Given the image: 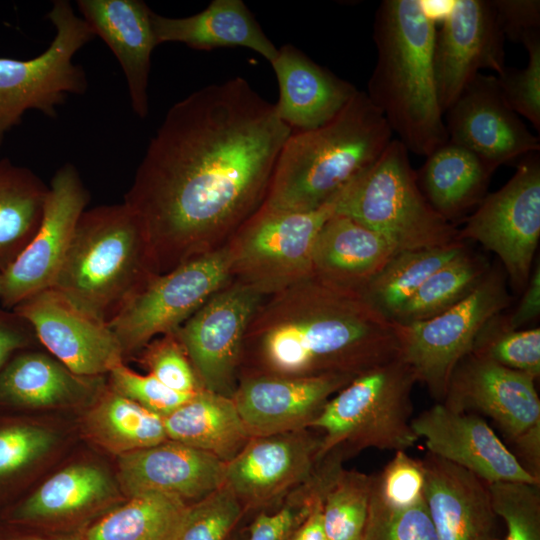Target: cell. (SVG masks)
Returning <instances> with one entry per match:
<instances>
[{"mask_svg": "<svg viewBox=\"0 0 540 540\" xmlns=\"http://www.w3.org/2000/svg\"><path fill=\"white\" fill-rule=\"evenodd\" d=\"M291 133L239 76L169 108L123 200L159 274L207 252L260 208Z\"/></svg>", "mask_w": 540, "mask_h": 540, "instance_id": "6da1fadb", "label": "cell"}, {"mask_svg": "<svg viewBox=\"0 0 540 540\" xmlns=\"http://www.w3.org/2000/svg\"><path fill=\"white\" fill-rule=\"evenodd\" d=\"M246 356L245 374L356 377L399 358L400 343L396 324L359 294L312 274L260 304L244 336Z\"/></svg>", "mask_w": 540, "mask_h": 540, "instance_id": "7a4b0ae2", "label": "cell"}, {"mask_svg": "<svg viewBox=\"0 0 540 540\" xmlns=\"http://www.w3.org/2000/svg\"><path fill=\"white\" fill-rule=\"evenodd\" d=\"M436 31L426 2L382 1L373 24L377 61L365 92L408 152L425 157L448 141L433 66Z\"/></svg>", "mask_w": 540, "mask_h": 540, "instance_id": "3957f363", "label": "cell"}, {"mask_svg": "<svg viewBox=\"0 0 540 540\" xmlns=\"http://www.w3.org/2000/svg\"><path fill=\"white\" fill-rule=\"evenodd\" d=\"M392 137L381 111L357 91L325 124L290 134L261 206L306 212L325 205L375 163Z\"/></svg>", "mask_w": 540, "mask_h": 540, "instance_id": "277c9868", "label": "cell"}, {"mask_svg": "<svg viewBox=\"0 0 540 540\" xmlns=\"http://www.w3.org/2000/svg\"><path fill=\"white\" fill-rule=\"evenodd\" d=\"M158 274L133 212L124 202L106 204L82 213L49 289L107 324Z\"/></svg>", "mask_w": 540, "mask_h": 540, "instance_id": "5b68a950", "label": "cell"}, {"mask_svg": "<svg viewBox=\"0 0 540 540\" xmlns=\"http://www.w3.org/2000/svg\"><path fill=\"white\" fill-rule=\"evenodd\" d=\"M344 215L387 239L398 251L437 248L462 242L419 188L408 150L392 139L381 156L335 198Z\"/></svg>", "mask_w": 540, "mask_h": 540, "instance_id": "8992f818", "label": "cell"}, {"mask_svg": "<svg viewBox=\"0 0 540 540\" xmlns=\"http://www.w3.org/2000/svg\"><path fill=\"white\" fill-rule=\"evenodd\" d=\"M416 382L400 357L353 378L328 400L310 426L322 435L321 458L336 448L349 457L368 448H412L419 440L411 426Z\"/></svg>", "mask_w": 540, "mask_h": 540, "instance_id": "52a82bcc", "label": "cell"}, {"mask_svg": "<svg viewBox=\"0 0 540 540\" xmlns=\"http://www.w3.org/2000/svg\"><path fill=\"white\" fill-rule=\"evenodd\" d=\"M47 18L55 36L46 50L26 60L0 58V148L26 111L54 118L68 95L87 90L84 69L73 57L95 37L93 31L67 0L53 1Z\"/></svg>", "mask_w": 540, "mask_h": 540, "instance_id": "ba28073f", "label": "cell"}, {"mask_svg": "<svg viewBox=\"0 0 540 540\" xmlns=\"http://www.w3.org/2000/svg\"><path fill=\"white\" fill-rule=\"evenodd\" d=\"M509 303L504 277L488 271L467 297L443 313L411 324L395 323L400 358L416 381L443 402L455 368L471 353L480 332Z\"/></svg>", "mask_w": 540, "mask_h": 540, "instance_id": "9c48e42d", "label": "cell"}, {"mask_svg": "<svg viewBox=\"0 0 540 540\" xmlns=\"http://www.w3.org/2000/svg\"><path fill=\"white\" fill-rule=\"evenodd\" d=\"M232 273L229 246L194 256L155 276L107 323L124 358L139 353L159 334L175 332Z\"/></svg>", "mask_w": 540, "mask_h": 540, "instance_id": "30bf717a", "label": "cell"}, {"mask_svg": "<svg viewBox=\"0 0 540 540\" xmlns=\"http://www.w3.org/2000/svg\"><path fill=\"white\" fill-rule=\"evenodd\" d=\"M335 214L334 199L311 211H274L263 206L239 227L232 272L262 294L276 293L313 274L316 238Z\"/></svg>", "mask_w": 540, "mask_h": 540, "instance_id": "8fae6325", "label": "cell"}, {"mask_svg": "<svg viewBox=\"0 0 540 540\" xmlns=\"http://www.w3.org/2000/svg\"><path fill=\"white\" fill-rule=\"evenodd\" d=\"M460 239L494 252L517 290L526 287L540 239V156H524L510 180L483 198Z\"/></svg>", "mask_w": 540, "mask_h": 540, "instance_id": "7c38bea8", "label": "cell"}, {"mask_svg": "<svg viewBox=\"0 0 540 540\" xmlns=\"http://www.w3.org/2000/svg\"><path fill=\"white\" fill-rule=\"evenodd\" d=\"M262 296L241 281L223 287L175 331L203 389L232 398L244 336Z\"/></svg>", "mask_w": 540, "mask_h": 540, "instance_id": "4fadbf2b", "label": "cell"}, {"mask_svg": "<svg viewBox=\"0 0 540 540\" xmlns=\"http://www.w3.org/2000/svg\"><path fill=\"white\" fill-rule=\"evenodd\" d=\"M321 444V433L310 428L251 437L225 463L224 484L246 515L274 509L313 475L322 460Z\"/></svg>", "mask_w": 540, "mask_h": 540, "instance_id": "5bb4252c", "label": "cell"}, {"mask_svg": "<svg viewBox=\"0 0 540 540\" xmlns=\"http://www.w3.org/2000/svg\"><path fill=\"white\" fill-rule=\"evenodd\" d=\"M89 199L73 164L65 163L54 173L35 235L1 275L3 306L13 309L23 300L51 288Z\"/></svg>", "mask_w": 540, "mask_h": 540, "instance_id": "9a60e30c", "label": "cell"}, {"mask_svg": "<svg viewBox=\"0 0 540 540\" xmlns=\"http://www.w3.org/2000/svg\"><path fill=\"white\" fill-rule=\"evenodd\" d=\"M504 34L490 1L456 0L435 35L433 66L443 114L465 87L491 69L499 75L505 65Z\"/></svg>", "mask_w": 540, "mask_h": 540, "instance_id": "2e32d148", "label": "cell"}, {"mask_svg": "<svg viewBox=\"0 0 540 540\" xmlns=\"http://www.w3.org/2000/svg\"><path fill=\"white\" fill-rule=\"evenodd\" d=\"M13 310L29 322L39 344L75 375L102 377L124 363L120 343L109 326L52 289L23 300Z\"/></svg>", "mask_w": 540, "mask_h": 540, "instance_id": "e0dca14e", "label": "cell"}, {"mask_svg": "<svg viewBox=\"0 0 540 540\" xmlns=\"http://www.w3.org/2000/svg\"><path fill=\"white\" fill-rule=\"evenodd\" d=\"M530 375L469 353L455 368L441 402L458 413L489 417L509 444L540 428V400Z\"/></svg>", "mask_w": 540, "mask_h": 540, "instance_id": "ac0fdd59", "label": "cell"}, {"mask_svg": "<svg viewBox=\"0 0 540 540\" xmlns=\"http://www.w3.org/2000/svg\"><path fill=\"white\" fill-rule=\"evenodd\" d=\"M444 114L448 140L496 169L540 151V138L506 104L494 75L477 74Z\"/></svg>", "mask_w": 540, "mask_h": 540, "instance_id": "d6986e66", "label": "cell"}, {"mask_svg": "<svg viewBox=\"0 0 540 540\" xmlns=\"http://www.w3.org/2000/svg\"><path fill=\"white\" fill-rule=\"evenodd\" d=\"M112 493L106 471L93 464H74L0 512V519L47 533L83 535L107 512Z\"/></svg>", "mask_w": 540, "mask_h": 540, "instance_id": "ffe728a7", "label": "cell"}, {"mask_svg": "<svg viewBox=\"0 0 540 540\" xmlns=\"http://www.w3.org/2000/svg\"><path fill=\"white\" fill-rule=\"evenodd\" d=\"M355 378L244 374L232 400L251 437L310 428L328 400Z\"/></svg>", "mask_w": 540, "mask_h": 540, "instance_id": "44dd1931", "label": "cell"}, {"mask_svg": "<svg viewBox=\"0 0 540 540\" xmlns=\"http://www.w3.org/2000/svg\"><path fill=\"white\" fill-rule=\"evenodd\" d=\"M428 452L473 473L486 483L540 484L519 463L488 423L474 413H458L437 403L411 421Z\"/></svg>", "mask_w": 540, "mask_h": 540, "instance_id": "7402d4cb", "label": "cell"}, {"mask_svg": "<svg viewBox=\"0 0 540 540\" xmlns=\"http://www.w3.org/2000/svg\"><path fill=\"white\" fill-rule=\"evenodd\" d=\"M118 457V480L128 498L161 492L191 505L224 483V462L170 439Z\"/></svg>", "mask_w": 540, "mask_h": 540, "instance_id": "603a6c76", "label": "cell"}, {"mask_svg": "<svg viewBox=\"0 0 540 540\" xmlns=\"http://www.w3.org/2000/svg\"><path fill=\"white\" fill-rule=\"evenodd\" d=\"M422 462L424 499L438 540H501L485 481L429 452Z\"/></svg>", "mask_w": 540, "mask_h": 540, "instance_id": "cb8c5ba5", "label": "cell"}, {"mask_svg": "<svg viewBox=\"0 0 540 540\" xmlns=\"http://www.w3.org/2000/svg\"><path fill=\"white\" fill-rule=\"evenodd\" d=\"M82 18L117 58L125 75L134 113H149L151 54L157 46L152 10L141 0H78Z\"/></svg>", "mask_w": 540, "mask_h": 540, "instance_id": "d4e9b609", "label": "cell"}, {"mask_svg": "<svg viewBox=\"0 0 540 540\" xmlns=\"http://www.w3.org/2000/svg\"><path fill=\"white\" fill-rule=\"evenodd\" d=\"M103 377L75 375L37 347L14 355L0 369V413L24 414L93 401Z\"/></svg>", "mask_w": 540, "mask_h": 540, "instance_id": "484cf974", "label": "cell"}, {"mask_svg": "<svg viewBox=\"0 0 540 540\" xmlns=\"http://www.w3.org/2000/svg\"><path fill=\"white\" fill-rule=\"evenodd\" d=\"M271 65L279 86L276 113L292 132L325 124L358 91L291 44L278 49Z\"/></svg>", "mask_w": 540, "mask_h": 540, "instance_id": "4316f807", "label": "cell"}, {"mask_svg": "<svg viewBox=\"0 0 540 540\" xmlns=\"http://www.w3.org/2000/svg\"><path fill=\"white\" fill-rule=\"evenodd\" d=\"M397 252L380 234L351 218L334 214L316 238L313 275L334 287L359 294Z\"/></svg>", "mask_w": 540, "mask_h": 540, "instance_id": "83f0119b", "label": "cell"}, {"mask_svg": "<svg viewBox=\"0 0 540 540\" xmlns=\"http://www.w3.org/2000/svg\"><path fill=\"white\" fill-rule=\"evenodd\" d=\"M151 23L157 45L180 42L198 50L244 47L270 63L278 54V49L241 0H213L201 12L182 18L152 11Z\"/></svg>", "mask_w": 540, "mask_h": 540, "instance_id": "f1b7e54d", "label": "cell"}, {"mask_svg": "<svg viewBox=\"0 0 540 540\" xmlns=\"http://www.w3.org/2000/svg\"><path fill=\"white\" fill-rule=\"evenodd\" d=\"M495 170L472 151L448 140L426 156L416 178L432 208L450 222L479 205Z\"/></svg>", "mask_w": 540, "mask_h": 540, "instance_id": "f546056e", "label": "cell"}, {"mask_svg": "<svg viewBox=\"0 0 540 540\" xmlns=\"http://www.w3.org/2000/svg\"><path fill=\"white\" fill-rule=\"evenodd\" d=\"M167 438L209 453L224 463L248 443V433L230 397L202 389L163 418Z\"/></svg>", "mask_w": 540, "mask_h": 540, "instance_id": "4dcf8cb0", "label": "cell"}, {"mask_svg": "<svg viewBox=\"0 0 540 540\" xmlns=\"http://www.w3.org/2000/svg\"><path fill=\"white\" fill-rule=\"evenodd\" d=\"M48 185L27 167L0 159V275L35 235Z\"/></svg>", "mask_w": 540, "mask_h": 540, "instance_id": "1f68e13d", "label": "cell"}, {"mask_svg": "<svg viewBox=\"0 0 540 540\" xmlns=\"http://www.w3.org/2000/svg\"><path fill=\"white\" fill-rule=\"evenodd\" d=\"M189 505L161 492H144L110 509L83 534L84 540H176Z\"/></svg>", "mask_w": 540, "mask_h": 540, "instance_id": "d6a6232c", "label": "cell"}, {"mask_svg": "<svg viewBox=\"0 0 540 540\" xmlns=\"http://www.w3.org/2000/svg\"><path fill=\"white\" fill-rule=\"evenodd\" d=\"M85 428L106 450L120 456L167 440L163 418L121 396L110 387L92 401Z\"/></svg>", "mask_w": 540, "mask_h": 540, "instance_id": "836d02e7", "label": "cell"}, {"mask_svg": "<svg viewBox=\"0 0 540 540\" xmlns=\"http://www.w3.org/2000/svg\"><path fill=\"white\" fill-rule=\"evenodd\" d=\"M465 249L462 242L398 251L360 291V297L392 321L425 280Z\"/></svg>", "mask_w": 540, "mask_h": 540, "instance_id": "e575fe53", "label": "cell"}, {"mask_svg": "<svg viewBox=\"0 0 540 540\" xmlns=\"http://www.w3.org/2000/svg\"><path fill=\"white\" fill-rule=\"evenodd\" d=\"M55 442L51 430L26 415L0 413V512L19 500L26 478Z\"/></svg>", "mask_w": 540, "mask_h": 540, "instance_id": "d590c367", "label": "cell"}, {"mask_svg": "<svg viewBox=\"0 0 540 540\" xmlns=\"http://www.w3.org/2000/svg\"><path fill=\"white\" fill-rule=\"evenodd\" d=\"M488 271L485 260L464 249L430 275L392 321L406 325L443 313L467 297Z\"/></svg>", "mask_w": 540, "mask_h": 540, "instance_id": "8d00e7d4", "label": "cell"}, {"mask_svg": "<svg viewBox=\"0 0 540 540\" xmlns=\"http://www.w3.org/2000/svg\"><path fill=\"white\" fill-rule=\"evenodd\" d=\"M346 459L340 450L327 453L313 475L287 494L276 508L253 516L247 540H290Z\"/></svg>", "mask_w": 540, "mask_h": 540, "instance_id": "74e56055", "label": "cell"}, {"mask_svg": "<svg viewBox=\"0 0 540 540\" xmlns=\"http://www.w3.org/2000/svg\"><path fill=\"white\" fill-rule=\"evenodd\" d=\"M373 475L344 466L322 498V521L327 540H360L365 526Z\"/></svg>", "mask_w": 540, "mask_h": 540, "instance_id": "f35d334b", "label": "cell"}, {"mask_svg": "<svg viewBox=\"0 0 540 540\" xmlns=\"http://www.w3.org/2000/svg\"><path fill=\"white\" fill-rule=\"evenodd\" d=\"M360 540H438L425 499L408 507L387 504L373 479L368 513Z\"/></svg>", "mask_w": 540, "mask_h": 540, "instance_id": "ab89813d", "label": "cell"}, {"mask_svg": "<svg viewBox=\"0 0 540 540\" xmlns=\"http://www.w3.org/2000/svg\"><path fill=\"white\" fill-rule=\"evenodd\" d=\"M245 510L224 483L189 505L176 540H234Z\"/></svg>", "mask_w": 540, "mask_h": 540, "instance_id": "60d3db41", "label": "cell"}, {"mask_svg": "<svg viewBox=\"0 0 540 540\" xmlns=\"http://www.w3.org/2000/svg\"><path fill=\"white\" fill-rule=\"evenodd\" d=\"M494 512L506 526L503 540H540V484L487 483Z\"/></svg>", "mask_w": 540, "mask_h": 540, "instance_id": "b9f144b4", "label": "cell"}, {"mask_svg": "<svg viewBox=\"0 0 540 540\" xmlns=\"http://www.w3.org/2000/svg\"><path fill=\"white\" fill-rule=\"evenodd\" d=\"M488 324L477 337L471 353L537 380L540 376V328L490 329Z\"/></svg>", "mask_w": 540, "mask_h": 540, "instance_id": "7bdbcfd3", "label": "cell"}, {"mask_svg": "<svg viewBox=\"0 0 540 540\" xmlns=\"http://www.w3.org/2000/svg\"><path fill=\"white\" fill-rule=\"evenodd\" d=\"M522 44L528 52L525 68L505 67L497 75L502 98L517 115L529 120L540 131V32L526 37Z\"/></svg>", "mask_w": 540, "mask_h": 540, "instance_id": "ee69618b", "label": "cell"}, {"mask_svg": "<svg viewBox=\"0 0 540 540\" xmlns=\"http://www.w3.org/2000/svg\"><path fill=\"white\" fill-rule=\"evenodd\" d=\"M141 363L149 374L172 390L193 394L203 389L175 332L143 347Z\"/></svg>", "mask_w": 540, "mask_h": 540, "instance_id": "f6af8a7d", "label": "cell"}, {"mask_svg": "<svg viewBox=\"0 0 540 540\" xmlns=\"http://www.w3.org/2000/svg\"><path fill=\"white\" fill-rule=\"evenodd\" d=\"M108 375L109 387L113 391L162 418L171 414L195 394L172 390L153 375L149 373L141 375L124 363L113 368Z\"/></svg>", "mask_w": 540, "mask_h": 540, "instance_id": "bcb514c9", "label": "cell"}, {"mask_svg": "<svg viewBox=\"0 0 540 540\" xmlns=\"http://www.w3.org/2000/svg\"><path fill=\"white\" fill-rule=\"evenodd\" d=\"M381 498L393 507H408L424 499L425 471L422 460L406 451H395L384 469L373 475Z\"/></svg>", "mask_w": 540, "mask_h": 540, "instance_id": "7dc6e473", "label": "cell"}, {"mask_svg": "<svg viewBox=\"0 0 540 540\" xmlns=\"http://www.w3.org/2000/svg\"><path fill=\"white\" fill-rule=\"evenodd\" d=\"M490 2L505 38L522 42L531 34L540 32L539 0H492Z\"/></svg>", "mask_w": 540, "mask_h": 540, "instance_id": "c3c4849f", "label": "cell"}, {"mask_svg": "<svg viewBox=\"0 0 540 540\" xmlns=\"http://www.w3.org/2000/svg\"><path fill=\"white\" fill-rule=\"evenodd\" d=\"M39 345L29 322L0 302V369L18 352Z\"/></svg>", "mask_w": 540, "mask_h": 540, "instance_id": "681fc988", "label": "cell"}, {"mask_svg": "<svg viewBox=\"0 0 540 540\" xmlns=\"http://www.w3.org/2000/svg\"><path fill=\"white\" fill-rule=\"evenodd\" d=\"M540 313V267L533 270L525 293L513 312V314L502 324L504 330H518L528 322L538 317Z\"/></svg>", "mask_w": 540, "mask_h": 540, "instance_id": "f907efd6", "label": "cell"}, {"mask_svg": "<svg viewBox=\"0 0 540 540\" xmlns=\"http://www.w3.org/2000/svg\"><path fill=\"white\" fill-rule=\"evenodd\" d=\"M0 540H84L78 534H54L0 519Z\"/></svg>", "mask_w": 540, "mask_h": 540, "instance_id": "816d5d0a", "label": "cell"}, {"mask_svg": "<svg viewBox=\"0 0 540 540\" xmlns=\"http://www.w3.org/2000/svg\"><path fill=\"white\" fill-rule=\"evenodd\" d=\"M323 495L316 501L311 512L290 540H327L322 521Z\"/></svg>", "mask_w": 540, "mask_h": 540, "instance_id": "f5cc1de1", "label": "cell"}, {"mask_svg": "<svg viewBox=\"0 0 540 540\" xmlns=\"http://www.w3.org/2000/svg\"><path fill=\"white\" fill-rule=\"evenodd\" d=\"M1 286H2V278H1V275H0V293H1Z\"/></svg>", "mask_w": 540, "mask_h": 540, "instance_id": "db71d44e", "label": "cell"}]
</instances>
